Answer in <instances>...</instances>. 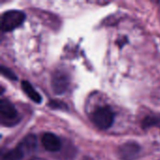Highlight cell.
Returning <instances> with one entry per match:
<instances>
[{
    "label": "cell",
    "mask_w": 160,
    "mask_h": 160,
    "mask_svg": "<svg viewBox=\"0 0 160 160\" xmlns=\"http://www.w3.org/2000/svg\"><path fill=\"white\" fill-rule=\"evenodd\" d=\"M160 125V119L155 116H148L143 120L142 123V127L144 128H151L153 126H159Z\"/></svg>",
    "instance_id": "obj_10"
},
{
    "label": "cell",
    "mask_w": 160,
    "mask_h": 160,
    "mask_svg": "<svg viewBox=\"0 0 160 160\" xmlns=\"http://www.w3.org/2000/svg\"><path fill=\"white\" fill-rule=\"evenodd\" d=\"M49 106L52 109H60V110H68V107L65 103L60 101H52L49 103Z\"/></svg>",
    "instance_id": "obj_12"
},
{
    "label": "cell",
    "mask_w": 160,
    "mask_h": 160,
    "mask_svg": "<svg viewBox=\"0 0 160 160\" xmlns=\"http://www.w3.org/2000/svg\"><path fill=\"white\" fill-rule=\"evenodd\" d=\"M25 20V14L20 10H8L3 13L1 17V29L4 32L14 30L22 24Z\"/></svg>",
    "instance_id": "obj_2"
},
{
    "label": "cell",
    "mask_w": 160,
    "mask_h": 160,
    "mask_svg": "<svg viewBox=\"0 0 160 160\" xmlns=\"http://www.w3.org/2000/svg\"><path fill=\"white\" fill-rule=\"evenodd\" d=\"M21 148L23 150L25 156L30 155L37 149V139L34 135H27L19 143Z\"/></svg>",
    "instance_id": "obj_7"
},
{
    "label": "cell",
    "mask_w": 160,
    "mask_h": 160,
    "mask_svg": "<svg viewBox=\"0 0 160 160\" xmlns=\"http://www.w3.org/2000/svg\"><path fill=\"white\" fill-rule=\"evenodd\" d=\"M141 148L135 142H127L120 146L119 155L124 160H133L140 153Z\"/></svg>",
    "instance_id": "obj_6"
},
{
    "label": "cell",
    "mask_w": 160,
    "mask_h": 160,
    "mask_svg": "<svg viewBox=\"0 0 160 160\" xmlns=\"http://www.w3.org/2000/svg\"><path fill=\"white\" fill-rule=\"evenodd\" d=\"M20 115L12 105L7 99L0 100V121L3 126L6 127H13L20 122Z\"/></svg>",
    "instance_id": "obj_1"
},
{
    "label": "cell",
    "mask_w": 160,
    "mask_h": 160,
    "mask_svg": "<svg viewBox=\"0 0 160 160\" xmlns=\"http://www.w3.org/2000/svg\"><path fill=\"white\" fill-rule=\"evenodd\" d=\"M69 84V80L68 76L62 72V71H57L53 73L52 77V87L53 92L56 95H61L66 92Z\"/></svg>",
    "instance_id": "obj_4"
},
{
    "label": "cell",
    "mask_w": 160,
    "mask_h": 160,
    "mask_svg": "<svg viewBox=\"0 0 160 160\" xmlns=\"http://www.w3.org/2000/svg\"><path fill=\"white\" fill-rule=\"evenodd\" d=\"M25 157V154L23 150L21 148V146L18 144L15 148L11 149L10 151L7 152L5 155H3L2 160H21Z\"/></svg>",
    "instance_id": "obj_9"
},
{
    "label": "cell",
    "mask_w": 160,
    "mask_h": 160,
    "mask_svg": "<svg viewBox=\"0 0 160 160\" xmlns=\"http://www.w3.org/2000/svg\"><path fill=\"white\" fill-rule=\"evenodd\" d=\"M92 121L100 129L110 128L114 121V113L109 107L98 108L92 114Z\"/></svg>",
    "instance_id": "obj_3"
},
{
    "label": "cell",
    "mask_w": 160,
    "mask_h": 160,
    "mask_svg": "<svg viewBox=\"0 0 160 160\" xmlns=\"http://www.w3.org/2000/svg\"><path fill=\"white\" fill-rule=\"evenodd\" d=\"M42 145L49 152H57L61 148V141L60 139L53 133L47 132L43 134L41 139Z\"/></svg>",
    "instance_id": "obj_5"
},
{
    "label": "cell",
    "mask_w": 160,
    "mask_h": 160,
    "mask_svg": "<svg viewBox=\"0 0 160 160\" xmlns=\"http://www.w3.org/2000/svg\"><path fill=\"white\" fill-rule=\"evenodd\" d=\"M22 88L23 90V92L25 93V95L34 102L36 103H40L42 101V98L41 96L35 90V88L32 86V84L30 82H28L27 81H22Z\"/></svg>",
    "instance_id": "obj_8"
},
{
    "label": "cell",
    "mask_w": 160,
    "mask_h": 160,
    "mask_svg": "<svg viewBox=\"0 0 160 160\" xmlns=\"http://www.w3.org/2000/svg\"><path fill=\"white\" fill-rule=\"evenodd\" d=\"M1 73H2L5 77H7L8 79H9V80H12V81L17 80V77H16L15 73L12 72L8 68H6V67L2 66V67H1Z\"/></svg>",
    "instance_id": "obj_11"
}]
</instances>
